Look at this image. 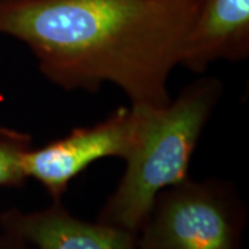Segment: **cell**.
Here are the masks:
<instances>
[{
    "mask_svg": "<svg viewBox=\"0 0 249 249\" xmlns=\"http://www.w3.org/2000/svg\"><path fill=\"white\" fill-rule=\"evenodd\" d=\"M0 249H32L22 238L13 232L1 230L0 232Z\"/></svg>",
    "mask_w": 249,
    "mask_h": 249,
    "instance_id": "obj_8",
    "label": "cell"
},
{
    "mask_svg": "<svg viewBox=\"0 0 249 249\" xmlns=\"http://www.w3.org/2000/svg\"><path fill=\"white\" fill-rule=\"evenodd\" d=\"M137 137L133 106L119 107L97 124L75 127L64 137L31 147L22 160L28 178H34L53 201H61L70 183L94 162L106 158L126 160Z\"/></svg>",
    "mask_w": 249,
    "mask_h": 249,
    "instance_id": "obj_4",
    "label": "cell"
},
{
    "mask_svg": "<svg viewBox=\"0 0 249 249\" xmlns=\"http://www.w3.org/2000/svg\"><path fill=\"white\" fill-rule=\"evenodd\" d=\"M249 55V0H198L180 65L194 73Z\"/></svg>",
    "mask_w": 249,
    "mask_h": 249,
    "instance_id": "obj_6",
    "label": "cell"
},
{
    "mask_svg": "<svg viewBox=\"0 0 249 249\" xmlns=\"http://www.w3.org/2000/svg\"><path fill=\"white\" fill-rule=\"evenodd\" d=\"M198 0H0V35L27 46L40 73L67 90L104 83L132 106L170 101Z\"/></svg>",
    "mask_w": 249,
    "mask_h": 249,
    "instance_id": "obj_1",
    "label": "cell"
},
{
    "mask_svg": "<svg viewBox=\"0 0 249 249\" xmlns=\"http://www.w3.org/2000/svg\"><path fill=\"white\" fill-rule=\"evenodd\" d=\"M0 227L22 238L32 249H139L136 232L98 220L85 222L61 201H53L42 211H4Z\"/></svg>",
    "mask_w": 249,
    "mask_h": 249,
    "instance_id": "obj_5",
    "label": "cell"
},
{
    "mask_svg": "<svg viewBox=\"0 0 249 249\" xmlns=\"http://www.w3.org/2000/svg\"><path fill=\"white\" fill-rule=\"evenodd\" d=\"M32 142L29 133L0 126V187H22L27 183L22 160Z\"/></svg>",
    "mask_w": 249,
    "mask_h": 249,
    "instance_id": "obj_7",
    "label": "cell"
},
{
    "mask_svg": "<svg viewBox=\"0 0 249 249\" xmlns=\"http://www.w3.org/2000/svg\"><path fill=\"white\" fill-rule=\"evenodd\" d=\"M247 208L230 181L187 178L162 190L137 231L139 249H242Z\"/></svg>",
    "mask_w": 249,
    "mask_h": 249,
    "instance_id": "obj_3",
    "label": "cell"
},
{
    "mask_svg": "<svg viewBox=\"0 0 249 249\" xmlns=\"http://www.w3.org/2000/svg\"><path fill=\"white\" fill-rule=\"evenodd\" d=\"M222 96V80L206 76L162 107L133 106L136 144L98 222L137 234L160 191L188 178L193 154Z\"/></svg>",
    "mask_w": 249,
    "mask_h": 249,
    "instance_id": "obj_2",
    "label": "cell"
}]
</instances>
